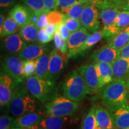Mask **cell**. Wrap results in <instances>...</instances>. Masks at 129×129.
<instances>
[{"label": "cell", "mask_w": 129, "mask_h": 129, "mask_svg": "<svg viewBox=\"0 0 129 129\" xmlns=\"http://www.w3.org/2000/svg\"><path fill=\"white\" fill-rule=\"evenodd\" d=\"M96 106H93L85 116L82 124V129H94L97 125L95 116Z\"/></svg>", "instance_id": "obj_30"}, {"label": "cell", "mask_w": 129, "mask_h": 129, "mask_svg": "<svg viewBox=\"0 0 129 129\" xmlns=\"http://www.w3.org/2000/svg\"><path fill=\"white\" fill-rule=\"evenodd\" d=\"M68 118L47 115L44 116L39 124L40 128L62 129L67 123Z\"/></svg>", "instance_id": "obj_22"}, {"label": "cell", "mask_w": 129, "mask_h": 129, "mask_svg": "<svg viewBox=\"0 0 129 129\" xmlns=\"http://www.w3.org/2000/svg\"><path fill=\"white\" fill-rule=\"evenodd\" d=\"M89 0H56L57 8H60L61 10L71 7L75 5L87 3Z\"/></svg>", "instance_id": "obj_37"}, {"label": "cell", "mask_w": 129, "mask_h": 129, "mask_svg": "<svg viewBox=\"0 0 129 129\" xmlns=\"http://www.w3.org/2000/svg\"><path fill=\"white\" fill-rule=\"evenodd\" d=\"M57 31L59 32L63 39L64 41H67L71 35V32L69 31L68 28L64 24V22L57 26Z\"/></svg>", "instance_id": "obj_39"}, {"label": "cell", "mask_w": 129, "mask_h": 129, "mask_svg": "<svg viewBox=\"0 0 129 129\" xmlns=\"http://www.w3.org/2000/svg\"><path fill=\"white\" fill-rule=\"evenodd\" d=\"M47 16L48 23L53 24L58 26L59 24L64 22L65 16L62 12L55 10L50 11L47 13Z\"/></svg>", "instance_id": "obj_32"}, {"label": "cell", "mask_w": 129, "mask_h": 129, "mask_svg": "<svg viewBox=\"0 0 129 129\" xmlns=\"http://www.w3.org/2000/svg\"><path fill=\"white\" fill-rule=\"evenodd\" d=\"M26 45L17 34L6 37L3 40V47L5 50L12 56L19 55Z\"/></svg>", "instance_id": "obj_17"}, {"label": "cell", "mask_w": 129, "mask_h": 129, "mask_svg": "<svg viewBox=\"0 0 129 129\" xmlns=\"http://www.w3.org/2000/svg\"><path fill=\"white\" fill-rule=\"evenodd\" d=\"M63 96L72 101L80 102L90 94L84 81L77 69H73L67 75L62 85Z\"/></svg>", "instance_id": "obj_3"}, {"label": "cell", "mask_w": 129, "mask_h": 129, "mask_svg": "<svg viewBox=\"0 0 129 129\" xmlns=\"http://www.w3.org/2000/svg\"><path fill=\"white\" fill-rule=\"evenodd\" d=\"M16 118L10 115H1L0 117V129H10L16 127Z\"/></svg>", "instance_id": "obj_34"}, {"label": "cell", "mask_w": 129, "mask_h": 129, "mask_svg": "<svg viewBox=\"0 0 129 129\" xmlns=\"http://www.w3.org/2000/svg\"><path fill=\"white\" fill-rule=\"evenodd\" d=\"M24 62L19 56H9L4 59L3 67L7 75L12 77L17 83L22 81L24 77Z\"/></svg>", "instance_id": "obj_8"}, {"label": "cell", "mask_w": 129, "mask_h": 129, "mask_svg": "<svg viewBox=\"0 0 129 129\" xmlns=\"http://www.w3.org/2000/svg\"><path fill=\"white\" fill-rule=\"evenodd\" d=\"M88 2L78 4L75 6H71L66 9L61 10V12L66 17L75 19L77 20H80L84 10L88 4Z\"/></svg>", "instance_id": "obj_25"}, {"label": "cell", "mask_w": 129, "mask_h": 129, "mask_svg": "<svg viewBox=\"0 0 129 129\" xmlns=\"http://www.w3.org/2000/svg\"><path fill=\"white\" fill-rule=\"evenodd\" d=\"M39 17H40L39 15L35 14L34 13L33 15H32V19H31V23H30L36 25L37 22H38V19H39Z\"/></svg>", "instance_id": "obj_46"}, {"label": "cell", "mask_w": 129, "mask_h": 129, "mask_svg": "<svg viewBox=\"0 0 129 129\" xmlns=\"http://www.w3.org/2000/svg\"><path fill=\"white\" fill-rule=\"evenodd\" d=\"M90 35L89 31L84 27L71 34L67 41L68 58L74 57L80 54L81 48Z\"/></svg>", "instance_id": "obj_9"}, {"label": "cell", "mask_w": 129, "mask_h": 129, "mask_svg": "<svg viewBox=\"0 0 129 129\" xmlns=\"http://www.w3.org/2000/svg\"><path fill=\"white\" fill-rule=\"evenodd\" d=\"M120 10L117 8H111L102 10L100 13V19L104 27L102 30L103 36L112 40L120 31L115 23L116 19Z\"/></svg>", "instance_id": "obj_6"}, {"label": "cell", "mask_w": 129, "mask_h": 129, "mask_svg": "<svg viewBox=\"0 0 129 129\" xmlns=\"http://www.w3.org/2000/svg\"><path fill=\"white\" fill-rule=\"evenodd\" d=\"M20 26L15 20L10 16H8L5 20L2 31L0 32L1 38L14 34L18 31Z\"/></svg>", "instance_id": "obj_27"}, {"label": "cell", "mask_w": 129, "mask_h": 129, "mask_svg": "<svg viewBox=\"0 0 129 129\" xmlns=\"http://www.w3.org/2000/svg\"><path fill=\"white\" fill-rule=\"evenodd\" d=\"M10 129H25L23 128H22V127H13V128H10Z\"/></svg>", "instance_id": "obj_50"}, {"label": "cell", "mask_w": 129, "mask_h": 129, "mask_svg": "<svg viewBox=\"0 0 129 129\" xmlns=\"http://www.w3.org/2000/svg\"><path fill=\"white\" fill-rule=\"evenodd\" d=\"M16 0H0V6L1 9H6L12 6Z\"/></svg>", "instance_id": "obj_45"}, {"label": "cell", "mask_w": 129, "mask_h": 129, "mask_svg": "<svg viewBox=\"0 0 129 129\" xmlns=\"http://www.w3.org/2000/svg\"><path fill=\"white\" fill-rule=\"evenodd\" d=\"M118 56V50L108 44L101 47L95 50L90 56L89 60L93 64L99 62H105L112 64Z\"/></svg>", "instance_id": "obj_14"}, {"label": "cell", "mask_w": 129, "mask_h": 129, "mask_svg": "<svg viewBox=\"0 0 129 129\" xmlns=\"http://www.w3.org/2000/svg\"><path fill=\"white\" fill-rule=\"evenodd\" d=\"M94 129H102V128L101 127H100V126H99V125H96V127H95V128H94Z\"/></svg>", "instance_id": "obj_51"}, {"label": "cell", "mask_w": 129, "mask_h": 129, "mask_svg": "<svg viewBox=\"0 0 129 129\" xmlns=\"http://www.w3.org/2000/svg\"><path fill=\"white\" fill-rule=\"evenodd\" d=\"M38 29L34 24L29 23L21 28L19 34L23 41L28 43H35L38 42Z\"/></svg>", "instance_id": "obj_23"}, {"label": "cell", "mask_w": 129, "mask_h": 129, "mask_svg": "<svg viewBox=\"0 0 129 129\" xmlns=\"http://www.w3.org/2000/svg\"><path fill=\"white\" fill-rule=\"evenodd\" d=\"M118 57L125 58V59L129 58V43L121 49L118 50Z\"/></svg>", "instance_id": "obj_42"}, {"label": "cell", "mask_w": 129, "mask_h": 129, "mask_svg": "<svg viewBox=\"0 0 129 129\" xmlns=\"http://www.w3.org/2000/svg\"><path fill=\"white\" fill-rule=\"evenodd\" d=\"M43 1L47 13L50 11L55 10L57 8L56 0H43Z\"/></svg>", "instance_id": "obj_41"}, {"label": "cell", "mask_w": 129, "mask_h": 129, "mask_svg": "<svg viewBox=\"0 0 129 129\" xmlns=\"http://www.w3.org/2000/svg\"><path fill=\"white\" fill-rule=\"evenodd\" d=\"M104 37L102 30H97V31L93 32V34L90 35L88 38L85 41L84 44L83 45L80 51V54H83L84 52L87 51L88 50L90 49L101 41L102 38ZM79 54V55H80Z\"/></svg>", "instance_id": "obj_29"}, {"label": "cell", "mask_w": 129, "mask_h": 129, "mask_svg": "<svg viewBox=\"0 0 129 129\" xmlns=\"http://www.w3.org/2000/svg\"><path fill=\"white\" fill-rule=\"evenodd\" d=\"M54 37H51L47 33L45 29H41L39 30L38 34V42L41 44H44L49 43L53 40Z\"/></svg>", "instance_id": "obj_38"}, {"label": "cell", "mask_w": 129, "mask_h": 129, "mask_svg": "<svg viewBox=\"0 0 129 129\" xmlns=\"http://www.w3.org/2000/svg\"><path fill=\"white\" fill-rule=\"evenodd\" d=\"M127 129H129V128H127Z\"/></svg>", "instance_id": "obj_54"}, {"label": "cell", "mask_w": 129, "mask_h": 129, "mask_svg": "<svg viewBox=\"0 0 129 129\" xmlns=\"http://www.w3.org/2000/svg\"><path fill=\"white\" fill-rule=\"evenodd\" d=\"M39 129H43V128H39Z\"/></svg>", "instance_id": "obj_53"}, {"label": "cell", "mask_w": 129, "mask_h": 129, "mask_svg": "<svg viewBox=\"0 0 129 129\" xmlns=\"http://www.w3.org/2000/svg\"><path fill=\"white\" fill-rule=\"evenodd\" d=\"M50 58V54H45L35 60L36 72L35 75L41 79L46 80L48 71Z\"/></svg>", "instance_id": "obj_24"}, {"label": "cell", "mask_w": 129, "mask_h": 129, "mask_svg": "<svg viewBox=\"0 0 129 129\" xmlns=\"http://www.w3.org/2000/svg\"><path fill=\"white\" fill-rule=\"evenodd\" d=\"M128 89L125 81H113L104 86L101 94L102 102L106 108L113 107L127 103Z\"/></svg>", "instance_id": "obj_4"}, {"label": "cell", "mask_w": 129, "mask_h": 129, "mask_svg": "<svg viewBox=\"0 0 129 129\" xmlns=\"http://www.w3.org/2000/svg\"><path fill=\"white\" fill-rule=\"evenodd\" d=\"M44 117L41 111L29 113L16 118V126L24 128L39 129L38 125Z\"/></svg>", "instance_id": "obj_16"}, {"label": "cell", "mask_w": 129, "mask_h": 129, "mask_svg": "<svg viewBox=\"0 0 129 129\" xmlns=\"http://www.w3.org/2000/svg\"><path fill=\"white\" fill-rule=\"evenodd\" d=\"M127 88H128V90H129V78L127 80Z\"/></svg>", "instance_id": "obj_49"}, {"label": "cell", "mask_w": 129, "mask_h": 129, "mask_svg": "<svg viewBox=\"0 0 129 129\" xmlns=\"http://www.w3.org/2000/svg\"><path fill=\"white\" fill-rule=\"evenodd\" d=\"M26 87L32 96L43 104L50 102L58 96V90L54 81L36 75L26 78Z\"/></svg>", "instance_id": "obj_2"}, {"label": "cell", "mask_w": 129, "mask_h": 129, "mask_svg": "<svg viewBox=\"0 0 129 129\" xmlns=\"http://www.w3.org/2000/svg\"><path fill=\"white\" fill-rule=\"evenodd\" d=\"M46 48L42 44L26 45L19 54V57L24 60H36L46 54Z\"/></svg>", "instance_id": "obj_20"}, {"label": "cell", "mask_w": 129, "mask_h": 129, "mask_svg": "<svg viewBox=\"0 0 129 129\" xmlns=\"http://www.w3.org/2000/svg\"><path fill=\"white\" fill-rule=\"evenodd\" d=\"M115 23L120 32L124 30L129 26L128 11H120L118 14Z\"/></svg>", "instance_id": "obj_31"}, {"label": "cell", "mask_w": 129, "mask_h": 129, "mask_svg": "<svg viewBox=\"0 0 129 129\" xmlns=\"http://www.w3.org/2000/svg\"><path fill=\"white\" fill-rule=\"evenodd\" d=\"M108 1H111V2H112V3H114V4L116 6V7H117V6L118 5V4L120 2L121 0H108Z\"/></svg>", "instance_id": "obj_48"}, {"label": "cell", "mask_w": 129, "mask_h": 129, "mask_svg": "<svg viewBox=\"0 0 129 129\" xmlns=\"http://www.w3.org/2000/svg\"><path fill=\"white\" fill-rule=\"evenodd\" d=\"M95 68L99 77L101 88L113 81V70L112 64L105 62L95 63Z\"/></svg>", "instance_id": "obj_19"}, {"label": "cell", "mask_w": 129, "mask_h": 129, "mask_svg": "<svg viewBox=\"0 0 129 129\" xmlns=\"http://www.w3.org/2000/svg\"><path fill=\"white\" fill-rule=\"evenodd\" d=\"M18 84L14 88L10 104L12 115L17 118L29 113L41 111L39 102L29 92L26 87L19 86Z\"/></svg>", "instance_id": "obj_1"}, {"label": "cell", "mask_w": 129, "mask_h": 129, "mask_svg": "<svg viewBox=\"0 0 129 129\" xmlns=\"http://www.w3.org/2000/svg\"><path fill=\"white\" fill-rule=\"evenodd\" d=\"M117 8L119 10H121L122 11L129 12V0H121L117 6Z\"/></svg>", "instance_id": "obj_44"}, {"label": "cell", "mask_w": 129, "mask_h": 129, "mask_svg": "<svg viewBox=\"0 0 129 129\" xmlns=\"http://www.w3.org/2000/svg\"><path fill=\"white\" fill-rule=\"evenodd\" d=\"M17 83L12 77L7 74H3L0 77V105L1 106H10L13 93Z\"/></svg>", "instance_id": "obj_13"}, {"label": "cell", "mask_w": 129, "mask_h": 129, "mask_svg": "<svg viewBox=\"0 0 129 129\" xmlns=\"http://www.w3.org/2000/svg\"><path fill=\"white\" fill-rule=\"evenodd\" d=\"M100 14L95 5L88 1V4L84 10L80 19V22L84 28L89 32H94L99 30Z\"/></svg>", "instance_id": "obj_10"}, {"label": "cell", "mask_w": 129, "mask_h": 129, "mask_svg": "<svg viewBox=\"0 0 129 129\" xmlns=\"http://www.w3.org/2000/svg\"><path fill=\"white\" fill-rule=\"evenodd\" d=\"M24 4L35 14L40 16L44 13H47L43 0H22Z\"/></svg>", "instance_id": "obj_28"}, {"label": "cell", "mask_w": 129, "mask_h": 129, "mask_svg": "<svg viewBox=\"0 0 129 129\" xmlns=\"http://www.w3.org/2000/svg\"><path fill=\"white\" fill-rule=\"evenodd\" d=\"M47 13H44L41 14L40 16L38 22H37L36 25H35L37 28L40 29L45 28L48 24Z\"/></svg>", "instance_id": "obj_40"}, {"label": "cell", "mask_w": 129, "mask_h": 129, "mask_svg": "<svg viewBox=\"0 0 129 129\" xmlns=\"http://www.w3.org/2000/svg\"><path fill=\"white\" fill-rule=\"evenodd\" d=\"M53 38H54V45H55L56 49L60 51L62 54H68L67 41H64L63 39L59 32L57 31V30Z\"/></svg>", "instance_id": "obj_33"}, {"label": "cell", "mask_w": 129, "mask_h": 129, "mask_svg": "<svg viewBox=\"0 0 129 129\" xmlns=\"http://www.w3.org/2000/svg\"><path fill=\"white\" fill-rule=\"evenodd\" d=\"M4 22H5L4 16L3 15V14H1V15H0V32L2 31Z\"/></svg>", "instance_id": "obj_47"}, {"label": "cell", "mask_w": 129, "mask_h": 129, "mask_svg": "<svg viewBox=\"0 0 129 129\" xmlns=\"http://www.w3.org/2000/svg\"><path fill=\"white\" fill-rule=\"evenodd\" d=\"M48 71L46 80L54 81L60 76L67 62L68 54H62L58 50L54 49L50 54Z\"/></svg>", "instance_id": "obj_7"}, {"label": "cell", "mask_w": 129, "mask_h": 129, "mask_svg": "<svg viewBox=\"0 0 129 129\" xmlns=\"http://www.w3.org/2000/svg\"><path fill=\"white\" fill-rule=\"evenodd\" d=\"M64 23L71 33L77 31L81 28V23L80 20L65 17Z\"/></svg>", "instance_id": "obj_36"}, {"label": "cell", "mask_w": 129, "mask_h": 129, "mask_svg": "<svg viewBox=\"0 0 129 129\" xmlns=\"http://www.w3.org/2000/svg\"><path fill=\"white\" fill-rule=\"evenodd\" d=\"M129 43V32L122 30L115 35L109 43L108 44L111 47L119 50Z\"/></svg>", "instance_id": "obj_26"}, {"label": "cell", "mask_w": 129, "mask_h": 129, "mask_svg": "<svg viewBox=\"0 0 129 129\" xmlns=\"http://www.w3.org/2000/svg\"><path fill=\"white\" fill-rule=\"evenodd\" d=\"M77 70L83 77L90 94H95L101 88L94 64H83L78 68Z\"/></svg>", "instance_id": "obj_11"}, {"label": "cell", "mask_w": 129, "mask_h": 129, "mask_svg": "<svg viewBox=\"0 0 129 129\" xmlns=\"http://www.w3.org/2000/svg\"><path fill=\"white\" fill-rule=\"evenodd\" d=\"M44 29L48 35H50L51 37H54V35L57 30V26L53 25V24L48 23Z\"/></svg>", "instance_id": "obj_43"}, {"label": "cell", "mask_w": 129, "mask_h": 129, "mask_svg": "<svg viewBox=\"0 0 129 129\" xmlns=\"http://www.w3.org/2000/svg\"><path fill=\"white\" fill-rule=\"evenodd\" d=\"M106 108L110 112L114 125L117 128H129V105L127 102Z\"/></svg>", "instance_id": "obj_12"}, {"label": "cell", "mask_w": 129, "mask_h": 129, "mask_svg": "<svg viewBox=\"0 0 129 129\" xmlns=\"http://www.w3.org/2000/svg\"><path fill=\"white\" fill-rule=\"evenodd\" d=\"M97 125L102 129H112L114 123L110 112L107 108L102 106H98L95 109Z\"/></svg>", "instance_id": "obj_21"}, {"label": "cell", "mask_w": 129, "mask_h": 129, "mask_svg": "<svg viewBox=\"0 0 129 129\" xmlns=\"http://www.w3.org/2000/svg\"><path fill=\"white\" fill-rule=\"evenodd\" d=\"M34 12L27 6L16 5L13 8L9 16L17 22L20 28L31 23Z\"/></svg>", "instance_id": "obj_15"}, {"label": "cell", "mask_w": 129, "mask_h": 129, "mask_svg": "<svg viewBox=\"0 0 129 129\" xmlns=\"http://www.w3.org/2000/svg\"><path fill=\"white\" fill-rule=\"evenodd\" d=\"M36 72V63L35 60H25L24 62V77L29 78L35 75Z\"/></svg>", "instance_id": "obj_35"}, {"label": "cell", "mask_w": 129, "mask_h": 129, "mask_svg": "<svg viewBox=\"0 0 129 129\" xmlns=\"http://www.w3.org/2000/svg\"><path fill=\"white\" fill-rule=\"evenodd\" d=\"M124 30H125V31H127V32H129V26L128 27H127V28L125 29Z\"/></svg>", "instance_id": "obj_52"}, {"label": "cell", "mask_w": 129, "mask_h": 129, "mask_svg": "<svg viewBox=\"0 0 129 129\" xmlns=\"http://www.w3.org/2000/svg\"><path fill=\"white\" fill-rule=\"evenodd\" d=\"M80 104L64 96H57L50 102L45 104L47 115L66 117L74 115L78 111Z\"/></svg>", "instance_id": "obj_5"}, {"label": "cell", "mask_w": 129, "mask_h": 129, "mask_svg": "<svg viewBox=\"0 0 129 129\" xmlns=\"http://www.w3.org/2000/svg\"><path fill=\"white\" fill-rule=\"evenodd\" d=\"M113 81L129 78V58L118 57L112 64Z\"/></svg>", "instance_id": "obj_18"}]
</instances>
